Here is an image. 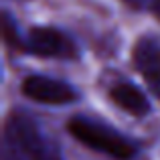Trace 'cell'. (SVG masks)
Listing matches in <instances>:
<instances>
[{"instance_id": "cell-2", "label": "cell", "mask_w": 160, "mask_h": 160, "mask_svg": "<svg viewBox=\"0 0 160 160\" xmlns=\"http://www.w3.org/2000/svg\"><path fill=\"white\" fill-rule=\"evenodd\" d=\"M6 144L27 160H63L61 150L53 140L41 134L37 124L22 113H12L6 122Z\"/></svg>"}, {"instance_id": "cell-4", "label": "cell", "mask_w": 160, "mask_h": 160, "mask_svg": "<svg viewBox=\"0 0 160 160\" xmlns=\"http://www.w3.org/2000/svg\"><path fill=\"white\" fill-rule=\"evenodd\" d=\"M22 93L32 102L49 103V106H63L79 98L75 87H71L69 83L53 77H43V75H31L24 79Z\"/></svg>"}, {"instance_id": "cell-9", "label": "cell", "mask_w": 160, "mask_h": 160, "mask_svg": "<svg viewBox=\"0 0 160 160\" xmlns=\"http://www.w3.org/2000/svg\"><path fill=\"white\" fill-rule=\"evenodd\" d=\"M146 6H148L150 12L160 20V0H146Z\"/></svg>"}, {"instance_id": "cell-3", "label": "cell", "mask_w": 160, "mask_h": 160, "mask_svg": "<svg viewBox=\"0 0 160 160\" xmlns=\"http://www.w3.org/2000/svg\"><path fill=\"white\" fill-rule=\"evenodd\" d=\"M24 49L37 57L73 59L77 57V47L67 35L53 27H35L27 37Z\"/></svg>"}, {"instance_id": "cell-1", "label": "cell", "mask_w": 160, "mask_h": 160, "mask_svg": "<svg viewBox=\"0 0 160 160\" xmlns=\"http://www.w3.org/2000/svg\"><path fill=\"white\" fill-rule=\"evenodd\" d=\"M67 130H69V134L75 140H79L87 148L95 150L99 154H106L109 158L132 160L138 154V148L132 140H128L120 132H116V130L108 128L103 124L87 120V118H73V120H69Z\"/></svg>"}, {"instance_id": "cell-7", "label": "cell", "mask_w": 160, "mask_h": 160, "mask_svg": "<svg viewBox=\"0 0 160 160\" xmlns=\"http://www.w3.org/2000/svg\"><path fill=\"white\" fill-rule=\"evenodd\" d=\"M2 35H4L6 45H10L12 49H24V43L20 41L18 32H16V24L8 12H2Z\"/></svg>"}, {"instance_id": "cell-11", "label": "cell", "mask_w": 160, "mask_h": 160, "mask_svg": "<svg viewBox=\"0 0 160 160\" xmlns=\"http://www.w3.org/2000/svg\"><path fill=\"white\" fill-rule=\"evenodd\" d=\"M126 4H130V6H134V8H140V6H144L146 4V0H124Z\"/></svg>"}, {"instance_id": "cell-5", "label": "cell", "mask_w": 160, "mask_h": 160, "mask_svg": "<svg viewBox=\"0 0 160 160\" xmlns=\"http://www.w3.org/2000/svg\"><path fill=\"white\" fill-rule=\"evenodd\" d=\"M134 65L146 81L160 79V45L154 39H142L134 47Z\"/></svg>"}, {"instance_id": "cell-10", "label": "cell", "mask_w": 160, "mask_h": 160, "mask_svg": "<svg viewBox=\"0 0 160 160\" xmlns=\"http://www.w3.org/2000/svg\"><path fill=\"white\" fill-rule=\"evenodd\" d=\"M148 85H150V91H152L154 95L160 99V79H154V81H148Z\"/></svg>"}, {"instance_id": "cell-8", "label": "cell", "mask_w": 160, "mask_h": 160, "mask_svg": "<svg viewBox=\"0 0 160 160\" xmlns=\"http://www.w3.org/2000/svg\"><path fill=\"white\" fill-rule=\"evenodd\" d=\"M4 160H27L22 156V154H18L12 146H8L6 142H4Z\"/></svg>"}, {"instance_id": "cell-6", "label": "cell", "mask_w": 160, "mask_h": 160, "mask_svg": "<svg viewBox=\"0 0 160 160\" xmlns=\"http://www.w3.org/2000/svg\"><path fill=\"white\" fill-rule=\"evenodd\" d=\"M112 99L118 108H122L124 112H130L134 116H144L148 113L150 103L148 98L132 83H120L112 89Z\"/></svg>"}]
</instances>
